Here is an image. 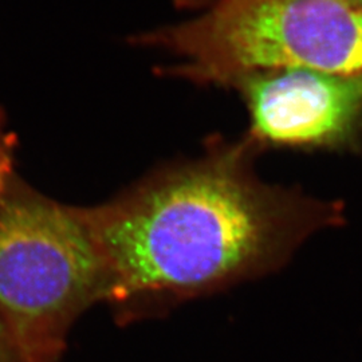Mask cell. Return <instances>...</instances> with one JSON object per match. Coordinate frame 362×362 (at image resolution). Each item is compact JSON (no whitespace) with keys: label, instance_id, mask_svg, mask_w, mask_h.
Listing matches in <instances>:
<instances>
[{"label":"cell","instance_id":"cell-2","mask_svg":"<svg viewBox=\"0 0 362 362\" xmlns=\"http://www.w3.org/2000/svg\"><path fill=\"white\" fill-rule=\"evenodd\" d=\"M200 13L139 38L180 62L170 74L233 88L257 73L362 76V8L353 0H185Z\"/></svg>","mask_w":362,"mask_h":362},{"label":"cell","instance_id":"cell-1","mask_svg":"<svg viewBox=\"0 0 362 362\" xmlns=\"http://www.w3.org/2000/svg\"><path fill=\"white\" fill-rule=\"evenodd\" d=\"M247 137L212 141L104 206L79 208L122 309L212 294L278 272L313 233L346 223L345 206L263 182Z\"/></svg>","mask_w":362,"mask_h":362},{"label":"cell","instance_id":"cell-6","mask_svg":"<svg viewBox=\"0 0 362 362\" xmlns=\"http://www.w3.org/2000/svg\"><path fill=\"white\" fill-rule=\"evenodd\" d=\"M0 362H11L8 348H7V342H6V337H4V332H3L1 325H0Z\"/></svg>","mask_w":362,"mask_h":362},{"label":"cell","instance_id":"cell-7","mask_svg":"<svg viewBox=\"0 0 362 362\" xmlns=\"http://www.w3.org/2000/svg\"><path fill=\"white\" fill-rule=\"evenodd\" d=\"M353 1H354L357 6H360L362 8V0H353Z\"/></svg>","mask_w":362,"mask_h":362},{"label":"cell","instance_id":"cell-4","mask_svg":"<svg viewBox=\"0 0 362 362\" xmlns=\"http://www.w3.org/2000/svg\"><path fill=\"white\" fill-rule=\"evenodd\" d=\"M233 89L240 91L250 115L246 137L259 151L361 144L362 76L285 69L252 74Z\"/></svg>","mask_w":362,"mask_h":362},{"label":"cell","instance_id":"cell-3","mask_svg":"<svg viewBox=\"0 0 362 362\" xmlns=\"http://www.w3.org/2000/svg\"><path fill=\"white\" fill-rule=\"evenodd\" d=\"M109 298L79 208L11 181L0 199V325L11 362H59L78 315Z\"/></svg>","mask_w":362,"mask_h":362},{"label":"cell","instance_id":"cell-5","mask_svg":"<svg viewBox=\"0 0 362 362\" xmlns=\"http://www.w3.org/2000/svg\"><path fill=\"white\" fill-rule=\"evenodd\" d=\"M16 139L8 129L4 113L0 110V199L6 194L13 179V155Z\"/></svg>","mask_w":362,"mask_h":362}]
</instances>
